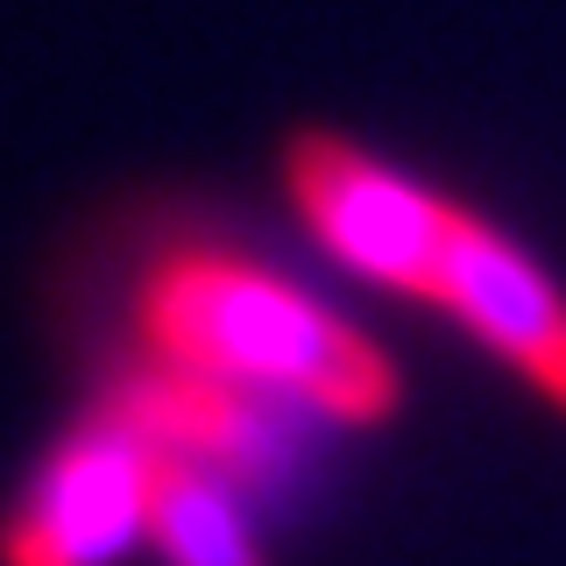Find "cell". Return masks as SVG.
I'll list each match as a JSON object with an SVG mask.
<instances>
[{
  "label": "cell",
  "instance_id": "3",
  "mask_svg": "<svg viewBox=\"0 0 566 566\" xmlns=\"http://www.w3.org/2000/svg\"><path fill=\"white\" fill-rule=\"evenodd\" d=\"M156 482L164 439L128 389H106L14 489L0 517V566H120L156 524Z\"/></svg>",
  "mask_w": 566,
  "mask_h": 566
},
{
  "label": "cell",
  "instance_id": "4",
  "mask_svg": "<svg viewBox=\"0 0 566 566\" xmlns=\"http://www.w3.org/2000/svg\"><path fill=\"white\" fill-rule=\"evenodd\" d=\"M432 312L468 333L503 376H517L553 418H566V283L545 270L538 248L468 206Z\"/></svg>",
  "mask_w": 566,
  "mask_h": 566
},
{
  "label": "cell",
  "instance_id": "2",
  "mask_svg": "<svg viewBox=\"0 0 566 566\" xmlns=\"http://www.w3.org/2000/svg\"><path fill=\"white\" fill-rule=\"evenodd\" d=\"M283 199H291L297 227L347 276L432 312L447 248L460 234V220H468V206L453 191L424 185L418 170L389 164V156H376L354 135L297 128L283 142Z\"/></svg>",
  "mask_w": 566,
  "mask_h": 566
},
{
  "label": "cell",
  "instance_id": "5",
  "mask_svg": "<svg viewBox=\"0 0 566 566\" xmlns=\"http://www.w3.org/2000/svg\"><path fill=\"white\" fill-rule=\"evenodd\" d=\"M149 545L170 566H270L255 510H248V482L170 447H164V482H156Z\"/></svg>",
  "mask_w": 566,
  "mask_h": 566
},
{
  "label": "cell",
  "instance_id": "1",
  "mask_svg": "<svg viewBox=\"0 0 566 566\" xmlns=\"http://www.w3.org/2000/svg\"><path fill=\"white\" fill-rule=\"evenodd\" d=\"M135 361L227 397L376 432L403 411V368L312 283L234 241H170L128 297Z\"/></svg>",
  "mask_w": 566,
  "mask_h": 566
}]
</instances>
